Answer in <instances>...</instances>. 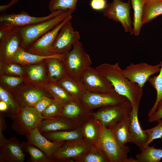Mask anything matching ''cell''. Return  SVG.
Returning <instances> with one entry per match:
<instances>
[{"label":"cell","instance_id":"8fae6325","mask_svg":"<svg viewBox=\"0 0 162 162\" xmlns=\"http://www.w3.org/2000/svg\"><path fill=\"white\" fill-rule=\"evenodd\" d=\"M80 82L85 90L90 92L108 93L116 91L106 77L91 67L84 73Z\"/></svg>","mask_w":162,"mask_h":162},{"label":"cell","instance_id":"74e56055","mask_svg":"<svg viewBox=\"0 0 162 162\" xmlns=\"http://www.w3.org/2000/svg\"><path fill=\"white\" fill-rule=\"evenodd\" d=\"M1 74L23 77L25 71L23 68L18 64L6 63L0 62Z\"/></svg>","mask_w":162,"mask_h":162},{"label":"cell","instance_id":"7dc6e473","mask_svg":"<svg viewBox=\"0 0 162 162\" xmlns=\"http://www.w3.org/2000/svg\"><path fill=\"white\" fill-rule=\"evenodd\" d=\"M121 0V1H123V0Z\"/></svg>","mask_w":162,"mask_h":162},{"label":"cell","instance_id":"4316f807","mask_svg":"<svg viewBox=\"0 0 162 162\" xmlns=\"http://www.w3.org/2000/svg\"><path fill=\"white\" fill-rule=\"evenodd\" d=\"M42 134L52 142H62L83 140L80 126L72 130L51 131Z\"/></svg>","mask_w":162,"mask_h":162},{"label":"cell","instance_id":"60d3db41","mask_svg":"<svg viewBox=\"0 0 162 162\" xmlns=\"http://www.w3.org/2000/svg\"><path fill=\"white\" fill-rule=\"evenodd\" d=\"M25 79L22 77L1 74L0 80L2 82L12 88L17 86L22 82Z\"/></svg>","mask_w":162,"mask_h":162},{"label":"cell","instance_id":"8d00e7d4","mask_svg":"<svg viewBox=\"0 0 162 162\" xmlns=\"http://www.w3.org/2000/svg\"><path fill=\"white\" fill-rule=\"evenodd\" d=\"M64 104L54 99L53 101L41 113L44 119L53 118L62 116Z\"/></svg>","mask_w":162,"mask_h":162},{"label":"cell","instance_id":"d590c367","mask_svg":"<svg viewBox=\"0 0 162 162\" xmlns=\"http://www.w3.org/2000/svg\"><path fill=\"white\" fill-rule=\"evenodd\" d=\"M78 0H50L48 4L49 10L52 12L58 10H71L74 11Z\"/></svg>","mask_w":162,"mask_h":162},{"label":"cell","instance_id":"277c9868","mask_svg":"<svg viewBox=\"0 0 162 162\" xmlns=\"http://www.w3.org/2000/svg\"><path fill=\"white\" fill-rule=\"evenodd\" d=\"M63 61L68 75L79 82L84 73L92 64L89 56L85 52L80 41L65 54Z\"/></svg>","mask_w":162,"mask_h":162},{"label":"cell","instance_id":"7c38bea8","mask_svg":"<svg viewBox=\"0 0 162 162\" xmlns=\"http://www.w3.org/2000/svg\"><path fill=\"white\" fill-rule=\"evenodd\" d=\"M66 10H58L43 17H35L30 15L22 11L18 14H2L0 16V24L7 25L15 28L28 26L50 20L59 15Z\"/></svg>","mask_w":162,"mask_h":162},{"label":"cell","instance_id":"bcb514c9","mask_svg":"<svg viewBox=\"0 0 162 162\" xmlns=\"http://www.w3.org/2000/svg\"><path fill=\"white\" fill-rule=\"evenodd\" d=\"M18 0H12L8 4L0 6V10L1 11H4L10 8L12 5L16 3Z\"/></svg>","mask_w":162,"mask_h":162},{"label":"cell","instance_id":"4dcf8cb0","mask_svg":"<svg viewBox=\"0 0 162 162\" xmlns=\"http://www.w3.org/2000/svg\"><path fill=\"white\" fill-rule=\"evenodd\" d=\"M138 162H159L162 159V150L147 146L136 155Z\"/></svg>","mask_w":162,"mask_h":162},{"label":"cell","instance_id":"ac0fdd59","mask_svg":"<svg viewBox=\"0 0 162 162\" xmlns=\"http://www.w3.org/2000/svg\"><path fill=\"white\" fill-rule=\"evenodd\" d=\"M26 137L28 142L41 150L52 160L54 153L64 142L50 141L40 132L38 128L32 130Z\"/></svg>","mask_w":162,"mask_h":162},{"label":"cell","instance_id":"6da1fadb","mask_svg":"<svg viewBox=\"0 0 162 162\" xmlns=\"http://www.w3.org/2000/svg\"><path fill=\"white\" fill-rule=\"evenodd\" d=\"M95 69L111 82L117 93L129 100L132 106L139 105L143 94L142 88L124 76L118 62L102 64Z\"/></svg>","mask_w":162,"mask_h":162},{"label":"cell","instance_id":"b9f144b4","mask_svg":"<svg viewBox=\"0 0 162 162\" xmlns=\"http://www.w3.org/2000/svg\"><path fill=\"white\" fill-rule=\"evenodd\" d=\"M53 100L54 99L51 97L44 96L38 100L34 107L37 111L41 114Z\"/></svg>","mask_w":162,"mask_h":162},{"label":"cell","instance_id":"f546056e","mask_svg":"<svg viewBox=\"0 0 162 162\" xmlns=\"http://www.w3.org/2000/svg\"><path fill=\"white\" fill-rule=\"evenodd\" d=\"M131 2L134 10L133 34L138 36L140 34L143 26L142 18L144 5L146 0H129Z\"/></svg>","mask_w":162,"mask_h":162},{"label":"cell","instance_id":"e575fe53","mask_svg":"<svg viewBox=\"0 0 162 162\" xmlns=\"http://www.w3.org/2000/svg\"><path fill=\"white\" fill-rule=\"evenodd\" d=\"M160 63V68L159 74L156 76H151L148 80L150 84L155 89L157 92L155 101L148 114V117L154 113L159 103L162 100V61Z\"/></svg>","mask_w":162,"mask_h":162},{"label":"cell","instance_id":"30bf717a","mask_svg":"<svg viewBox=\"0 0 162 162\" xmlns=\"http://www.w3.org/2000/svg\"><path fill=\"white\" fill-rule=\"evenodd\" d=\"M130 2H124L120 0H113L107 4L103 10V16L109 19L120 22L124 31L133 34V28L130 16Z\"/></svg>","mask_w":162,"mask_h":162},{"label":"cell","instance_id":"3957f363","mask_svg":"<svg viewBox=\"0 0 162 162\" xmlns=\"http://www.w3.org/2000/svg\"><path fill=\"white\" fill-rule=\"evenodd\" d=\"M74 11L67 10L61 14L46 21L19 28L18 30L22 38L21 47L26 49L40 38L71 16Z\"/></svg>","mask_w":162,"mask_h":162},{"label":"cell","instance_id":"5bb4252c","mask_svg":"<svg viewBox=\"0 0 162 162\" xmlns=\"http://www.w3.org/2000/svg\"><path fill=\"white\" fill-rule=\"evenodd\" d=\"M72 18L71 15L67 18L56 27L36 40L25 50L30 53L40 56L52 55L51 50L56 36L63 26L68 20H71Z\"/></svg>","mask_w":162,"mask_h":162},{"label":"cell","instance_id":"d4e9b609","mask_svg":"<svg viewBox=\"0 0 162 162\" xmlns=\"http://www.w3.org/2000/svg\"><path fill=\"white\" fill-rule=\"evenodd\" d=\"M43 62L27 66L26 74L28 80L33 84L45 87L48 84V79Z\"/></svg>","mask_w":162,"mask_h":162},{"label":"cell","instance_id":"83f0119b","mask_svg":"<svg viewBox=\"0 0 162 162\" xmlns=\"http://www.w3.org/2000/svg\"><path fill=\"white\" fill-rule=\"evenodd\" d=\"M75 100L81 101L83 92L85 90L80 83L68 75L57 83Z\"/></svg>","mask_w":162,"mask_h":162},{"label":"cell","instance_id":"52a82bcc","mask_svg":"<svg viewBox=\"0 0 162 162\" xmlns=\"http://www.w3.org/2000/svg\"><path fill=\"white\" fill-rule=\"evenodd\" d=\"M129 100L116 91L108 93H97L85 90L81 101L88 109H93L111 105L125 103Z\"/></svg>","mask_w":162,"mask_h":162},{"label":"cell","instance_id":"e0dca14e","mask_svg":"<svg viewBox=\"0 0 162 162\" xmlns=\"http://www.w3.org/2000/svg\"><path fill=\"white\" fill-rule=\"evenodd\" d=\"M93 111L87 108L81 101L72 100L64 105L62 116L73 121L79 126L92 115Z\"/></svg>","mask_w":162,"mask_h":162},{"label":"cell","instance_id":"f1b7e54d","mask_svg":"<svg viewBox=\"0 0 162 162\" xmlns=\"http://www.w3.org/2000/svg\"><path fill=\"white\" fill-rule=\"evenodd\" d=\"M162 14V0H146L143 10L142 25L151 22L158 16Z\"/></svg>","mask_w":162,"mask_h":162},{"label":"cell","instance_id":"d6986e66","mask_svg":"<svg viewBox=\"0 0 162 162\" xmlns=\"http://www.w3.org/2000/svg\"><path fill=\"white\" fill-rule=\"evenodd\" d=\"M12 95L20 107H34L43 97H50L48 94L40 89L30 88L15 90Z\"/></svg>","mask_w":162,"mask_h":162},{"label":"cell","instance_id":"603a6c76","mask_svg":"<svg viewBox=\"0 0 162 162\" xmlns=\"http://www.w3.org/2000/svg\"><path fill=\"white\" fill-rule=\"evenodd\" d=\"M80 126L83 140L90 145H95L100 131L99 122L92 115Z\"/></svg>","mask_w":162,"mask_h":162},{"label":"cell","instance_id":"1f68e13d","mask_svg":"<svg viewBox=\"0 0 162 162\" xmlns=\"http://www.w3.org/2000/svg\"><path fill=\"white\" fill-rule=\"evenodd\" d=\"M75 162H110L105 152L96 145L92 146L81 158Z\"/></svg>","mask_w":162,"mask_h":162},{"label":"cell","instance_id":"f35d334b","mask_svg":"<svg viewBox=\"0 0 162 162\" xmlns=\"http://www.w3.org/2000/svg\"><path fill=\"white\" fill-rule=\"evenodd\" d=\"M0 99L7 104L14 116L19 106L13 95L1 86H0Z\"/></svg>","mask_w":162,"mask_h":162},{"label":"cell","instance_id":"5b68a950","mask_svg":"<svg viewBox=\"0 0 162 162\" xmlns=\"http://www.w3.org/2000/svg\"><path fill=\"white\" fill-rule=\"evenodd\" d=\"M12 119V128L19 134L26 136L38 128L44 118L34 107H19Z\"/></svg>","mask_w":162,"mask_h":162},{"label":"cell","instance_id":"f6af8a7d","mask_svg":"<svg viewBox=\"0 0 162 162\" xmlns=\"http://www.w3.org/2000/svg\"><path fill=\"white\" fill-rule=\"evenodd\" d=\"M5 116L4 115L0 113V142L2 141L5 138L2 133V132L5 130L6 128L4 119Z\"/></svg>","mask_w":162,"mask_h":162},{"label":"cell","instance_id":"836d02e7","mask_svg":"<svg viewBox=\"0 0 162 162\" xmlns=\"http://www.w3.org/2000/svg\"><path fill=\"white\" fill-rule=\"evenodd\" d=\"M45 90L52 97L63 104L75 100L62 87L57 83L50 82L45 86Z\"/></svg>","mask_w":162,"mask_h":162},{"label":"cell","instance_id":"7a4b0ae2","mask_svg":"<svg viewBox=\"0 0 162 162\" xmlns=\"http://www.w3.org/2000/svg\"><path fill=\"white\" fill-rule=\"evenodd\" d=\"M99 123L100 133L95 145L105 152L110 162H138L136 159L128 158V154L130 151L129 147L125 145L120 146L115 137L112 130L105 128Z\"/></svg>","mask_w":162,"mask_h":162},{"label":"cell","instance_id":"44dd1931","mask_svg":"<svg viewBox=\"0 0 162 162\" xmlns=\"http://www.w3.org/2000/svg\"><path fill=\"white\" fill-rule=\"evenodd\" d=\"M79 126L70 119L61 116L50 119H44L38 127L41 134L59 130H70Z\"/></svg>","mask_w":162,"mask_h":162},{"label":"cell","instance_id":"ba28073f","mask_svg":"<svg viewBox=\"0 0 162 162\" xmlns=\"http://www.w3.org/2000/svg\"><path fill=\"white\" fill-rule=\"evenodd\" d=\"M70 20L65 23L56 36L51 50L52 55L65 54L80 41L79 33L74 28Z\"/></svg>","mask_w":162,"mask_h":162},{"label":"cell","instance_id":"2e32d148","mask_svg":"<svg viewBox=\"0 0 162 162\" xmlns=\"http://www.w3.org/2000/svg\"><path fill=\"white\" fill-rule=\"evenodd\" d=\"M22 144L14 136L0 142V162H23L25 154Z\"/></svg>","mask_w":162,"mask_h":162},{"label":"cell","instance_id":"9a60e30c","mask_svg":"<svg viewBox=\"0 0 162 162\" xmlns=\"http://www.w3.org/2000/svg\"><path fill=\"white\" fill-rule=\"evenodd\" d=\"M18 28L11 30L0 40V62L11 63L19 48L21 46L22 38Z\"/></svg>","mask_w":162,"mask_h":162},{"label":"cell","instance_id":"ffe728a7","mask_svg":"<svg viewBox=\"0 0 162 162\" xmlns=\"http://www.w3.org/2000/svg\"><path fill=\"white\" fill-rule=\"evenodd\" d=\"M139 106H132V109L130 114L129 129L133 138L132 142L141 151L145 148L149 137L144 130L142 129L138 120Z\"/></svg>","mask_w":162,"mask_h":162},{"label":"cell","instance_id":"7402d4cb","mask_svg":"<svg viewBox=\"0 0 162 162\" xmlns=\"http://www.w3.org/2000/svg\"><path fill=\"white\" fill-rule=\"evenodd\" d=\"M62 60L63 58L60 57H53L44 61L47 66L50 82L57 83L68 75Z\"/></svg>","mask_w":162,"mask_h":162},{"label":"cell","instance_id":"8992f818","mask_svg":"<svg viewBox=\"0 0 162 162\" xmlns=\"http://www.w3.org/2000/svg\"><path fill=\"white\" fill-rule=\"evenodd\" d=\"M92 115L105 128L112 129L118 122L129 115L132 109L130 101L125 103L109 105L98 108Z\"/></svg>","mask_w":162,"mask_h":162},{"label":"cell","instance_id":"cb8c5ba5","mask_svg":"<svg viewBox=\"0 0 162 162\" xmlns=\"http://www.w3.org/2000/svg\"><path fill=\"white\" fill-rule=\"evenodd\" d=\"M64 55L65 54L40 56L30 53L20 46L13 58L11 63L28 66L40 63L47 58L53 57H59L63 59Z\"/></svg>","mask_w":162,"mask_h":162},{"label":"cell","instance_id":"d6a6232c","mask_svg":"<svg viewBox=\"0 0 162 162\" xmlns=\"http://www.w3.org/2000/svg\"><path fill=\"white\" fill-rule=\"evenodd\" d=\"M21 144L23 152L28 153L30 156V162H53L41 150L27 141H23Z\"/></svg>","mask_w":162,"mask_h":162},{"label":"cell","instance_id":"9c48e42d","mask_svg":"<svg viewBox=\"0 0 162 162\" xmlns=\"http://www.w3.org/2000/svg\"><path fill=\"white\" fill-rule=\"evenodd\" d=\"M83 140L64 142L53 155V162H75L83 156L92 146Z\"/></svg>","mask_w":162,"mask_h":162},{"label":"cell","instance_id":"ab89813d","mask_svg":"<svg viewBox=\"0 0 162 162\" xmlns=\"http://www.w3.org/2000/svg\"><path fill=\"white\" fill-rule=\"evenodd\" d=\"M157 122L158 123L155 127L144 130L149 137L146 147L154 140L159 138L162 139V118Z\"/></svg>","mask_w":162,"mask_h":162},{"label":"cell","instance_id":"4fadbf2b","mask_svg":"<svg viewBox=\"0 0 162 162\" xmlns=\"http://www.w3.org/2000/svg\"><path fill=\"white\" fill-rule=\"evenodd\" d=\"M160 68V63L152 65L145 62L131 63L123 69V72L126 78L142 88L151 76L159 72Z\"/></svg>","mask_w":162,"mask_h":162},{"label":"cell","instance_id":"ee69618b","mask_svg":"<svg viewBox=\"0 0 162 162\" xmlns=\"http://www.w3.org/2000/svg\"><path fill=\"white\" fill-rule=\"evenodd\" d=\"M106 0H92L90 5L92 9L96 10H103L106 7Z\"/></svg>","mask_w":162,"mask_h":162},{"label":"cell","instance_id":"484cf974","mask_svg":"<svg viewBox=\"0 0 162 162\" xmlns=\"http://www.w3.org/2000/svg\"><path fill=\"white\" fill-rule=\"evenodd\" d=\"M130 121V114L116 123L111 129L120 146H124L127 143L133 142V138L129 129Z\"/></svg>","mask_w":162,"mask_h":162},{"label":"cell","instance_id":"7bdbcfd3","mask_svg":"<svg viewBox=\"0 0 162 162\" xmlns=\"http://www.w3.org/2000/svg\"><path fill=\"white\" fill-rule=\"evenodd\" d=\"M162 118V100L158 103L156 111L154 113L149 117L148 121L150 122H157Z\"/></svg>","mask_w":162,"mask_h":162}]
</instances>
